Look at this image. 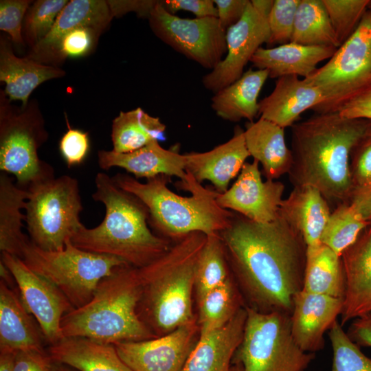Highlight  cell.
Returning <instances> with one entry per match:
<instances>
[{
  "instance_id": "obj_1",
  "label": "cell",
  "mask_w": 371,
  "mask_h": 371,
  "mask_svg": "<svg viewBox=\"0 0 371 371\" xmlns=\"http://www.w3.org/2000/svg\"><path fill=\"white\" fill-rule=\"evenodd\" d=\"M219 235L227 261L258 311L291 315L295 295L302 290L306 245L280 214L260 223L233 212Z\"/></svg>"
},
{
  "instance_id": "obj_2",
  "label": "cell",
  "mask_w": 371,
  "mask_h": 371,
  "mask_svg": "<svg viewBox=\"0 0 371 371\" xmlns=\"http://www.w3.org/2000/svg\"><path fill=\"white\" fill-rule=\"evenodd\" d=\"M371 129V120L348 119L337 112L315 113L291 126L293 187L311 186L330 205L349 203L353 188L349 161L356 144Z\"/></svg>"
},
{
  "instance_id": "obj_3",
  "label": "cell",
  "mask_w": 371,
  "mask_h": 371,
  "mask_svg": "<svg viewBox=\"0 0 371 371\" xmlns=\"http://www.w3.org/2000/svg\"><path fill=\"white\" fill-rule=\"evenodd\" d=\"M92 198L104 204L105 215L93 228L84 226L71 242L79 249L122 259L128 265L143 267L165 254L169 240L154 234L148 225L149 213L137 197L122 190L104 172L95 177Z\"/></svg>"
},
{
  "instance_id": "obj_4",
  "label": "cell",
  "mask_w": 371,
  "mask_h": 371,
  "mask_svg": "<svg viewBox=\"0 0 371 371\" xmlns=\"http://www.w3.org/2000/svg\"><path fill=\"white\" fill-rule=\"evenodd\" d=\"M206 238L202 232L190 233L138 268L142 294L137 314L157 337L195 322L192 302L195 269Z\"/></svg>"
},
{
  "instance_id": "obj_5",
  "label": "cell",
  "mask_w": 371,
  "mask_h": 371,
  "mask_svg": "<svg viewBox=\"0 0 371 371\" xmlns=\"http://www.w3.org/2000/svg\"><path fill=\"white\" fill-rule=\"evenodd\" d=\"M141 294L138 268L128 265L118 267L99 282L87 304L63 317V337L111 344L157 337L137 314Z\"/></svg>"
},
{
  "instance_id": "obj_6",
  "label": "cell",
  "mask_w": 371,
  "mask_h": 371,
  "mask_svg": "<svg viewBox=\"0 0 371 371\" xmlns=\"http://www.w3.org/2000/svg\"><path fill=\"white\" fill-rule=\"evenodd\" d=\"M187 173L188 181L182 186L191 192L190 196L171 191L166 175L147 179L146 183L122 173L112 179L119 188L146 205L150 225L164 236L179 239L192 232L219 234L229 225L233 212L218 205L216 192L203 188Z\"/></svg>"
},
{
  "instance_id": "obj_7",
  "label": "cell",
  "mask_w": 371,
  "mask_h": 371,
  "mask_svg": "<svg viewBox=\"0 0 371 371\" xmlns=\"http://www.w3.org/2000/svg\"><path fill=\"white\" fill-rule=\"evenodd\" d=\"M48 136L35 100L19 108L12 105L4 91L1 90V172L14 176L16 183L25 190L33 183L54 177L53 167L38 155Z\"/></svg>"
},
{
  "instance_id": "obj_8",
  "label": "cell",
  "mask_w": 371,
  "mask_h": 371,
  "mask_svg": "<svg viewBox=\"0 0 371 371\" xmlns=\"http://www.w3.org/2000/svg\"><path fill=\"white\" fill-rule=\"evenodd\" d=\"M21 259L60 290L74 308L83 306L91 300L104 278L128 265L113 256L79 249L71 240L58 251L43 250L30 240Z\"/></svg>"
},
{
  "instance_id": "obj_9",
  "label": "cell",
  "mask_w": 371,
  "mask_h": 371,
  "mask_svg": "<svg viewBox=\"0 0 371 371\" xmlns=\"http://www.w3.org/2000/svg\"><path fill=\"white\" fill-rule=\"evenodd\" d=\"M25 222L30 241L46 251L63 249L85 225L78 182L68 175L53 177L27 188Z\"/></svg>"
},
{
  "instance_id": "obj_10",
  "label": "cell",
  "mask_w": 371,
  "mask_h": 371,
  "mask_svg": "<svg viewBox=\"0 0 371 371\" xmlns=\"http://www.w3.org/2000/svg\"><path fill=\"white\" fill-rule=\"evenodd\" d=\"M242 341L233 361L243 371H306L314 353L302 350L291 330L290 315L246 306Z\"/></svg>"
},
{
  "instance_id": "obj_11",
  "label": "cell",
  "mask_w": 371,
  "mask_h": 371,
  "mask_svg": "<svg viewBox=\"0 0 371 371\" xmlns=\"http://www.w3.org/2000/svg\"><path fill=\"white\" fill-rule=\"evenodd\" d=\"M323 93L325 100L313 111L336 113L371 88V10L353 34L323 66L304 78Z\"/></svg>"
},
{
  "instance_id": "obj_12",
  "label": "cell",
  "mask_w": 371,
  "mask_h": 371,
  "mask_svg": "<svg viewBox=\"0 0 371 371\" xmlns=\"http://www.w3.org/2000/svg\"><path fill=\"white\" fill-rule=\"evenodd\" d=\"M148 21L161 41L206 69H214L227 53L226 32L217 17L181 18L168 12L159 1Z\"/></svg>"
},
{
  "instance_id": "obj_13",
  "label": "cell",
  "mask_w": 371,
  "mask_h": 371,
  "mask_svg": "<svg viewBox=\"0 0 371 371\" xmlns=\"http://www.w3.org/2000/svg\"><path fill=\"white\" fill-rule=\"evenodd\" d=\"M269 14L249 1L240 19L225 32V58L202 78L205 88L214 93L239 79L247 64L263 43L269 41Z\"/></svg>"
},
{
  "instance_id": "obj_14",
  "label": "cell",
  "mask_w": 371,
  "mask_h": 371,
  "mask_svg": "<svg viewBox=\"0 0 371 371\" xmlns=\"http://www.w3.org/2000/svg\"><path fill=\"white\" fill-rule=\"evenodd\" d=\"M0 260L12 272L21 299L39 324L47 344L54 345L63 339L62 319L74 309L67 298L53 284L30 269L20 258L1 252Z\"/></svg>"
},
{
  "instance_id": "obj_15",
  "label": "cell",
  "mask_w": 371,
  "mask_h": 371,
  "mask_svg": "<svg viewBox=\"0 0 371 371\" xmlns=\"http://www.w3.org/2000/svg\"><path fill=\"white\" fill-rule=\"evenodd\" d=\"M198 332L195 321L153 339L113 345L133 371H181L197 341Z\"/></svg>"
},
{
  "instance_id": "obj_16",
  "label": "cell",
  "mask_w": 371,
  "mask_h": 371,
  "mask_svg": "<svg viewBox=\"0 0 371 371\" xmlns=\"http://www.w3.org/2000/svg\"><path fill=\"white\" fill-rule=\"evenodd\" d=\"M284 185L276 180L263 181L259 163L245 162L234 184L223 193L216 192L220 207L260 223L272 222L278 216Z\"/></svg>"
},
{
  "instance_id": "obj_17",
  "label": "cell",
  "mask_w": 371,
  "mask_h": 371,
  "mask_svg": "<svg viewBox=\"0 0 371 371\" xmlns=\"http://www.w3.org/2000/svg\"><path fill=\"white\" fill-rule=\"evenodd\" d=\"M344 299L300 291L294 297L291 330L300 348L315 353L324 347V334L341 315Z\"/></svg>"
},
{
  "instance_id": "obj_18",
  "label": "cell",
  "mask_w": 371,
  "mask_h": 371,
  "mask_svg": "<svg viewBox=\"0 0 371 371\" xmlns=\"http://www.w3.org/2000/svg\"><path fill=\"white\" fill-rule=\"evenodd\" d=\"M345 293L340 315L341 326L371 313V223L341 256Z\"/></svg>"
},
{
  "instance_id": "obj_19",
  "label": "cell",
  "mask_w": 371,
  "mask_h": 371,
  "mask_svg": "<svg viewBox=\"0 0 371 371\" xmlns=\"http://www.w3.org/2000/svg\"><path fill=\"white\" fill-rule=\"evenodd\" d=\"M98 162L102 170L121 168L133 174L137 179L142 177L150 179L159 175L175 176L185 183L188 179L185 154L164 148L158 140L128 153L100 150Z\"/></svg>"
},
{
  "instance_id": "obj_20",
  "label": "cell",
  "mask_w": 371,
  "mask_h": 371,
  "mask_svg": "<svg viewBox=\"0 0 371 371\" xmlns=\"http://www.w3.org/2000/svg\"><path fill=\"white\" fill-rule=\"evenodd\" d=\"M186 170L199 182L210 181L218 192L228 189L230 181L240 173L250 156L245 144L244 130L235 128L232 137L211 150L185 154Z\"/></svg>"
},
{
  "instance_id": "obj_21",
  "label": "cell",
  "mask_w": 371,
  "mask_h": 371,
  "mask_svg": "<svg viewBox=\"0 0 371 371\" xmlns=\"http://www.w3.org/2000/svg\"><path fill=\"white\" fill-rule=\"evenodd\" d=\"M324 100L320 89L306 79L282 76L276 81L272 92L259 101L258 115L283 128L291 127L301 114L313 111Z\"/></svg>"
},
{
  "instance_id": "obj_22",
  "label": "cell",
  "mask_w": 371,
  "mask_h": 371,
  "mask_svg": "<svg viewBox=\"0 0 371 371\" xmlns=\"http://www.w3.org/2000/svg\"><path fill=\"white\" fill-rule=\"evenodd\" d=\"M113 16L107 1L70 0L59 13L49 33L27 56L40 63L52 65L59 41L67 32L82 26L102 32Z\"/></svg>"
},
{
  "instance_id": "obj_23",
  "label": "cell",
  "mask_w": 371,
  "mask_h": 371,
  "mask_svg": "<svg viewBox=\"0 0 371 371\" xmlns=\"http://www.w3.org/2000/svg\"><path fill=\"white\" fill-rule=\"evenodd\" d=\"M46 344L39 324L24 306L18 287L12 289L0 280V351L45 349Z\"/></svg>"
},
{
  "instance_id": "obj_24",
  "label": "cell",
  "mask_w": 371,
  "mask_h": 371,
  "mask_svg": "<svg viewBox=\"0 0 371 371\" xmlns=\"http://www.w3.org/2000/svg\"><path fill=\"white\" fill-rule=\"evenodd\" d=\"M246 306L222 328L199 337L181 371H229L243 337Z\"/></svg>"
},
{
  "instance_id": "obj_25",
  "label": "cell",
  "mask_w": 371,
  "mask_h": 371,
  "mask_svg": "<svg viewBox=\"0 0 371 371\" xmlns=\"http://www.w3.org/2000/svg\"><path fill=\"white\" fill-rule=\"evenodd\" d=\"M9 36L0 37V81L5 84L4 92L12 102L19 100L25 106L33 91L49 80L65 75L58 67L40 63L14 53Z\"/></svg>"
},
{
  "instance_id": "obj_26",
  "label": "cell",
  "mask_w": 371,
  "mask_h": 371,
  "mask_svg": "<svg viewBox=\"0 0 371 371\" xmlns=\"http://www.w3.org/2000/svg\"><path fill=\"white\" fill-rule=\"evenodd\" d=\"M322 193L311 186L293 187L282 200L279 214L302 236L306 248L322 244V236L331 214Z\"/></svg>"
},
{
  "instance_id": "obj_27",
  "label": "cell",
  "mask_w": 371,
  "mask_h": 371,
  "mask_svg": "<svg viewBox=\"0 0 371 371\" xmlns=\"http://www.w3.org/2000/svg\"><path fill=\"white\" fill-rule=\"evenodd\" d=\"M337 49L289 42L273 47H260L250 62L257 69L267 70L271 78L286 76L306 78L317 69L318 63L329 60Z\"/></svg>"
},
{
  "instance_id": "obj_28",
  "label": "cell",
  "mask_w": 371,
  "mask_h": 371,
  "mask_svg": "<svg viewBox=\"0 0 371 371\" xmlns=\"http://www.w3.org/2000/svg\"><path fill=\"white\" fill-rule=\"evenodd\" d=\"M244 137L250 156L261 164L266 179L276 180L289 173L293 155L286 144L284 128L260 117L247 123Z\"/></svg>"
},
{
  "instance_id": "obj_29",
  "label": "cell",
  "mask_w": 371,
  "mask_h": 371,
  "mask_svg": "<svg viewBox=\"0 0 371 371\" xmlns=\"http://www.w3.org/2000/svg\"><path fill=\"white\" fill-rule=\"evenodd\" d=\"M53 361L78 371H133L120 358L113 344L83 337H64L49 346Z\"/></svg>"
},
{
  "instance_id": "obj_30",
  "label": "cell",
  "mask_w": 371,
  "mask_h": 371,
  "mask_svg": "<svg viewBox=\"0 0 371 371\" xmlns=\"http://www.w3.org/2000/svg\"><path fill=\"white\" fill-rule=\"evenodd\" d=\"M268 78L267 70L249 69L239 79L214 93L212 109L227 121L246 119L253 122L258 115L259 94Z\"/></svg>"
},
{
  "instance_id": "obj_31",
  "label": "cell",
  "mask_w": 371,
  "mask_h": 371,
  "mask_svg": "<svg viewBox=\"0 0 371 371\" xmlns=\"http://www.w3.org/2000/svg\"><path fill=\"white\" fill-rule=\"evenodd\" d=\"M28 197L27 190L19 187L9 175L0 174V251L22 258L30 240L22 231Z\"/></svg>"
},
{
  "instance_id": "obj_32",
  "label": "cell",
  "mask_w": 371,
  "mask_h": 371,
  "mask_svg": "<svg viewBox=\"0 0 371 371\" xmlns=\"http://www.w3.org/2000/svg\"><path fill=\"white\" fill-rule=\"evenodd\" d=\"M302 290L344 299L345 276L341 257L322 243L306 248Z\"/></svg>"
},
{
  "instance_id": "obj_33",
  "label": "cell",
  "mask_w": 371,
  "mask_h": 371,
  "mask_svg": "<svg viewBox=\"0 0 371 371\" xmlns=\"http://www.w3.org/2000/svg\"><path fill=\"white\" fill-rule=\"evenodd\" d=\"M166 125L138 107L120 111L112 121L113 150L128 153L144 147L154 140L164 139Z\"/></svg>"
},
{
  "instance_id": "obj_34",
  "label": "cell",
  "mask_w": 371,
  "mask_h": 371,
  "mask_svg": "<svg viewBox=\"0 0 371 371\" xmlns=\"http://www.w3.org/2000/svg\"><path fill=\"white\" fill-rule=\"evenodd\" d=\"M291 42L304 45L340 46L322 0H300Z\"/></svg>"
},
{
  "instance_id": "obj_35",
  "label": "cell",
  "mask_w": 371,
  "mask_h": 371,
  "mask_svg": "<svg viewBox=\"0 0 371 371\" xmlns=\"http://www.w3.org/2000/svg\"><path fill=\"white\" fill-rule=\"evenodd\" d=\"M198 303L199 337L224 326L243 308L238 292L230 278L209 291Z\"/></svg>"
},
{
  "instance_id": "obj_36",
  "label": "cell",
  "mask_w": 371,
  "mask_h": 371,
  "mask_svg": "<svg viewBox=\"0 0 371 371\" xmlns=\"http://www.w3.org/2000/svg\"><path fill=\"white\" fill-rule=\"evenodd\" d=\"M229 278L228 261L219 234L207 235L195 269L194 290L198 301Z\"/></svg>"
},
{
  "instance_id": "obj_37",
  "label": "cell",
  "mask_w": 371,
  "mask_h": 371,
  "mask_svg": "<svg viewBox=\"0 0 371 371\" xmlns=\"http://www.w3.org/2000/svg\"><path fill=\"white\" fill-rule=\"evenodd\" d=\"M370 223L362 220L349 203H341L331 212L322 243L341 256Z\"/></svg>"
},
{
  "instance_id": "obj_38",
  "label": "cell",
  "mask_w": 371,
  "mask_h": 371,
  "mask_svg": "<svg viewBox=\"0 0 371 371\" xmlns=\"http://www.w3.org/2000/svg\"><path fill=\"white\" fill-rule=\"evenodd\" d=\"M68 0H37L29 7L23 23L22 36L30 49L41 42L52 29L56 18Z\"/></svg>"
},
{
  "instance_id": "obj_39",
  "label": "cell",
  "mask_w": 371,
  "mask_h": 371,
  "mask_svg": "<svg viewBox=\"0 0 371 371\" xmlns=\"http://www.w3.org/2000/svg\"><path fill=\"white\" fill-rule=\"evenodd\" d=\"M333 348L331 371H371V358L364 355L337 320L329 329Z\"/></svg>"
},
{
  "instance_id": "obj_40",
  "label": "cell",
  "mask_w": 371,
  "mask_h": 371,
  "mask_svg": "<svg viewBox=\"0 0 371 371\" xmlns=\"http://www.w3.org/2000/svg\"><path fill=\"white\" fill-rule=\"evenodd\" d=\"M340 45L355 31L368 10L369 0H322Z\"/></svg>"
},
{
  "instance_id": "obj_41",
  "label": "cell",
  "mask_w": 371,
  "mask_h": 371,
  "mask_svg": "<svg viewBox=\"0 0 371 371\" xmlns=\"http://www.w3.org/2000/svg\"><path fill=\"white\" fill-rule=\"evenodd\" d=\"M102 32L93 27L82 26L65 33L57 45L53 66L63 63L67 58H78L91 52Z\"/></svg>"
},
{
  "instance_id": "obj_42",
  "label": "cell",
  "mask_w": 371,
  "mask_h": 371,
  "mask_svg": "<svg viewBox=\"0 0 371 371\" xmlns=\"http://www.w3.org/2000/svg\"><path fill=\"white\" fill-rule=\"evenodd\" d=\"M300 0H274L268 16L270 37L268 44L291 42L295 14Z\"/></svg>"
},
{
  "instance_id": "obj_43",
  "label": "cell",
  "mask_w": 371,
  "mask_h": 371,
  "mask_svg": "<svg viewBox=\"0 0 371 371\" xmlns=\"http://www.w3.org/2000/svg\"><path fill=\"white\" fill-rule=\"evenodd\" d=\"M349 168L353 190L371 185V129L353 147Z\"/></svg>"
},
{
  "instance_id": "obj_44",
  "label": "cell",
  "mask_w": 371,
  "mask_h": 371,
  "mask_svg": "<svg viewBox=\"0 0 371 371\" xmlns=\"http://www.w3.org/2000/svg\"><path fill=\"white\" fill-rule=\"evenodd\" d=\"M32 2L30 0L0 1V30L16 45L25 44L22 36L23 23Z\"/></svg>"
},
{
  "instance_id": "obj_45",
  "label": "cell",
  "mask_w": 371,
  "mask_h": 371,
  "mask_svg": "<svg viewBox=\"0 0 371 371\" xmlns=\"http://www.w3.org/2000/svg\"><path fill=\"white\" fill-rule=\"evenodd\" d=\"M67 131L60 139V153L68 168L82 164L90 150V139L87 132L72 128L65 116Z\"/></svg>"
},
{
  "instance_id": "obj_46",
  "label": "cell",
  "mask_w": 371,
  "mask_h": 371,
  "mask_svg": "<svg viewBox=\"0 0 371 371\" xmlns=\"http://www.w3.org/2000/svg\"><path fill=\"white\" fill-rule=\"evenodd\" d=\"M54 361L45 349H29L16 352L13 371H52Z\"/></svg>"
},
{
  "instance_id": "obj_47",
  "label": "cell",
  "mask_w": 371,
  "mask_h": 371,
  "mask_svg": "<svg viewBox=\"0 0 371 371\" xmlns=\"http://www.w3.org/2000/svg\"><path fill=\"white\" fill-rule=\"evenodd\" d=\"M163 7L170 13L175 14L185 10L193 13L196 18L217 17V10L214 0H166L161 1Z\"/></svg>"
},
{
  "instance_id": "obj_48",
  "label": "cell",
  "mask_w": 371,
  "mask_h": 371,
  "mask_svg": "<svg viewBox=\"0 0 371 371\" xmlns=\"http://www.w3.org/2000/svg\"><path fill=\"white\" fill-rule=\"evenodd\" d=\"M214 2L220 25L226 32L243 16L249 0H214Z\"/></svg>"
},
{
  "instance_id": "obj_49",
  "label": "cell",
  "mask_w": 371,
  "mask_h": 371,
  "mask_svg": "<svg viewBox=\"0 0 371 371\" xmlns=\"http://www.w3.org/2000/svg\"><path fill=\"white\" fill-rule=\"evenodd\" d=\"M337 113L344 118L371 120V88L348 102Z\"/></svg>"
},
{
  "instance_id": "obj_50",
  "label": "cell",
  "mask_w": 371,
  "mask_h": 371,
  "mask_svg": "<svg viewBox=\"0 0 371 371\" xmlns=\"http://www.w3.org/2000/svg\"><path fill=\"white\" fill-rule=\"evenodd\" d=\"M159 1H107L113 16H120L128 12H135L140 17L148 19L150 13Z\"/></svg>"
},
{
  "instance_id": "obj_51",
  "label": "cell",
  "mask_w": 371,
  "mask_h": 371,
  "mask_svg": "<svg viewBox=\"0 0 371 371\" xmlns=\"http://www.w3.org/2000/svg\"><path fill=\"white\" fill-rule=\"evenodd\" d=\"M346 333L359 346L371 348V313L352 320Z\"/></svg>"
},
{
  "instance_id": "obj_52",
  "label": "cell",
  "mask_w": 371,
  "mask_h": 371,
  "mask_svg": "<svg viewBox=\"0 0 371 371\" xmlns=\"http://www.w3.org/2000/svg\"><path fill=\"white\" fill-rule=\"evenodd\" d=\"M349 204L362 220L371 223V185L354 190Z\"/></svg>"
},
{
  "instance_id": "obj_53",
  "label": "cell",
  "mask_w": 371,
  "mask_h": 371,
  "mask_svg": "<svg viewBox=\"0 0 371 371\" xmlns=\"http://www.w3.org/2000/svg\"><path fill=\"white\" fill-rule=\"evenodd\" d=\"M16 352L0 351V371H13Z\"/></svg>"
},
{
  "instance_id": "obj_54",
  "label": "cell",
  "mask_w": 371,
  "mask_h": 371,
  "mask_svg": "<svg viewBox=\"0 0 371 371\" xmlns=\"http://www.w3.org/2000/svg\"><path fill=\"white\" fill-rule=\"evenodd\" d=\"M0 280L4 282L9 287L12 289L17 288L15 279L12 272L1 260H0Z\"/></svg>"
},
{
  "instance_id": "obj_55",
  "label": "cell",
  "mask_w": 371,
  "mask_h": 371,
  "mask_svg": "<svg viewBox=\"0 0 371 371\" xmlns=\"http://www.w3.org/2000/svg\"><path fill=\"white\" fill-rule=\"evenodd\" d=\"M52 371H78L74 368H72L67 365L56 362L54 361Z\"/></svg>"
},
{
  "instance_id": "obj_56",
  "label": "cell",
  "mask_w": 371,
  "mask_h": 371,
  "mask_svg": "<svg viewBox=\"0 0 371 371\" xmlns=\"http://www.w3.org/2000/svg\"><path fill=\"white\" fill-rule=\"evenodd\" d=\"M229 371H243L242 366L239 363H235L234 365L232 366Z\"/></svg>"
},
{
  "instance_id": "obj_57",
  "label": "cell",
  "mask_w": 371,
  "mask_h": 371,
  "mask_svg": "<svg viewBox=\"0 0 371 371\" xmlns=\"http://www.w3.org/2000/svg\"><path fill=\"white\" fill-rule=\"evenodd\" d=\"M368 8H370L371 10V1H370V4H369Z\"/></svg>"
}]
</instances>
